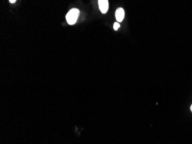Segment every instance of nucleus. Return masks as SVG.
I'll use <instances>...</instances> for the list:
<instances>
[{
	"label": "nucleus",
	"mask_w": 192,
	"mask_h": 144,
	"mask_svg": "<svg viewBox=\"0 0 192 144\" xmlns=\"http://www.w3.org/2000/svg\"><path fill=\"white\" fill-rule=\"evenodd\" d=\"M79 14V11L78 9L74 8L71 9L66 16V19L68 24L70 25L74 24L78 18Z\"/></svg>",
	"instance_id": "obj_1"
},
{
	"label": "nucleus",
	"mask_w": 192,
	"mask_h": 144,
	"mask_svg": "<svg viewBox=\"0 0 192 144\" xmlns=\"http://www.w3.org/2000/svg\"><path fill=\"white\" fill-rule=\"evenodd\" d=\"M99 8L103 14H106L108 10L109 2L108 0H100L98 1Z\"/></svg>",
	"instance_id": "obj_2"
},
{
	"label": "nucleus",
	"mask_w": 192,
	"mask_h": 144,
	"mask_svg": "<svg viewBox=\"0 0 192 144\" xmlns=\"http://www.w3.org/2000/svg\"><path fill=\"white\" fill-rule=\"evenodd\" d=\"M124 10L122 8H119L116 10L115 13L116 20L118 22H121L124 18Z\"/></svg>",
	"instance_id": "obj_3"
},
{
	"label": "nucleus",
	"mask_w": 192,
	"mask_h": 144,
	"mask_svg": "<svg viewBox=\"0 0 192 144\" xmlns=\"http://www.w3.org/2000/svg\"><path fill=\"white\" fill-rule=\"evenodd\" d=\"M120 27V25L119 24V23H118L116 22V23H114V25H113V28H114V29H115V30H118V28H119Z\"/></svg>",
	"instance_id": "obj_4"
},
{
	"label": "nucleus",
	"mask_w": 192,
	"mask_h": 144,
	"mask_svg": "<svg viewBox=\"0 0 192 144\" xmlns=\"http://www.w3.org/2000/svg\"><path fill=\"white\" fill-rule=\"evenodd\" d=\"M9 2H11V3H15L16 2V0H10Z\"/></svg>",
	"instance_id": "obj_5"
},
{
	"label": "nucleus",
	"mask_w": 192,
	"mask_h": 144,
	"mask_svg": "<svg viewBox=\"0 0 192 144\" xmlns=\"http://www.w3.org/2000/svg\"><path fill=\"white\" fill-rule=\"evenodd\" d=\"M191 111L192 112V104L191 105Z\"/></svg>",
	"instance_id": "obj_6"
}]
</instances>
